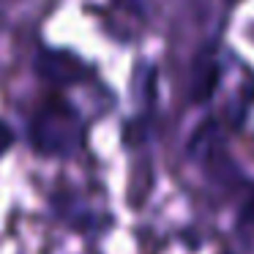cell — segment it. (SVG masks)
I'll return each instance as SVG.
<instances>
[{"label": "cell", "mask_w": 254, "mask_h": 254, "mask_svg": "<svg viewBox=\"0 0 254 254\" xmlns=\"http://www.w3.org/2000/svg\"><path fill=\"white\" fill-rule=\"evenodd\" d=\"M30 142L39 153L71 156L85 142V126L79 112L68 101L52 99L36 110L30 121Z\"/></svg>", "instance_id": "cell-1"}, {"label": "cell", "mask_w": 254, "mask_h": 254, "mask_svg": "<svg viewBox=\"0 0 254 254\" xmlns=\"http://www.w3.org/2000/svg\"><path fill=\"white\" fill-rule=\"evenodd\" d=\"M11 142H14V131H11V126L0 123V153H3L6 148H11Z\"/></svg>", "instance_id": "cell-4"}, {"label": "cell", "mask_w": 254, "mask_h": 254, "mask_svg": "<svg viewBox=\"0 0 254 254\" xmlns=\"http://www.w3.org/2000/svg\"><path fill=\"white\" fill-rule=\"evenodd\" d=\"M216 82H219V68H216V61L210 55L197 58L191 74H189V96H191L194 104H205V101L213 96Z\"/></svg>", "instance_id": "cell-3"}, {"label": "cell", "mask_w": 254, "mask_h": 254, "mask_svg": "<svg viewBox=\"0 0 254 254\" xmlns=\"http://www.w3.org/2000/svg\"><path fill=\"white\" fill-rule=\"evenodd\" d=\"M243 221H254V197H252V202L243 208Z\"/></svg>", "instance_id": "cell-5"}, {"label": "cell", "mask_w": 254, "mask_h": 254, "mask_svg": "<svg viewBox=\"0 0 254 254\" xmlns=\"http://www.w3.org/2000/svg\"><path fill=\"white\" fill-rule=\"evenodd\" d=\"M36 71L47 79L50 85H71L77 79H82L85 68L68 52H58V50H44L36 58Z\"/></svg>", "instance_id": "cell-2"}]
</instances>
